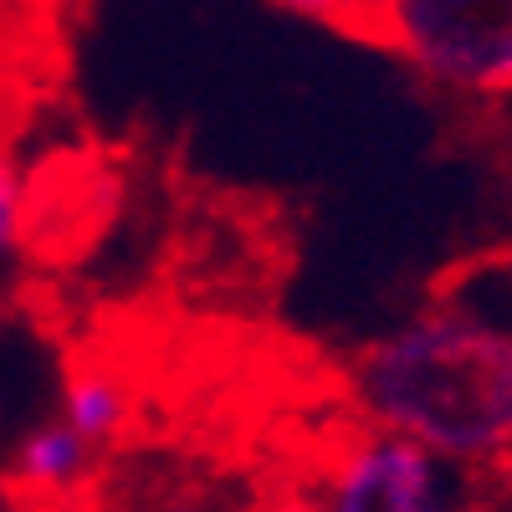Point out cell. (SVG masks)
Listing matches in <instances>:
<instances>
[{
  "label": "cell",
  "instance_id": "5",
  "mask_svg": "<svg viewBox=\"0 0 512 512\" xmlns=\"http://www.w3.org/2000/svg\"><path fill=\"white\" fill-rule=\"evenodd\" d=\"M62 420L88 441V446H108L123 420H128V395L108 369H77L67 379V400H62Z\"/></svg>",
  "mask_w": 512,
  "mask_h": 512
},
{
  "label": "cell",
  "instance_id": "3",
  "mask_svg": "<svg viewBox=\"0 0 512 512\" xmlns=\"http://www.w3.org/2000/svg\"><path fill=\"white\" fill-rule=\"evenodd\" d=\"M477 466L436 456L431 446L364 425L333 451L323 472L328 512H477Z\"/></svg>",
  "mask_w": 512,
  "mask_h": 512
},
{
  "label": "cell",
  "instance_id": "1",
  "mask_svg": "<svg viewBox=\"0 0 512 512\" xmlns=\"http://www.w3.org/2000/svg\"><path fill=\"white\" fill-rule=\"evenodd\" d=\"M364 425L461 466H497L512 425V333L472 313H420L354 359Z\"/></svg>",
  "mask_w": 512,
  "mask_h": 512
},
{
  "label": "cell",
  "instance_id": "4",
  "mask_svg": "<svg viewBox=\"0 0 512 512\" xmlns=\"http://www.w3.org/2000/svg\"><path fill=\"white\" fill-rule=\"evenodd\" d=\"M93 446L82 441L67 420L36 425V431L16 446V482L31 492H67L82 472H88Z\"/></svg>",
  "mask_w": 512,
  "mask_h": 512
},
{
  "label": "cell",
  "instance_id": "2",
  "mask_svg": "<svg viewBox=\"0 0 512 512\" xmlns=\"http://www.w3.org/2000/svg\"><path fill=\"white\" fill-rule=\"evenodd\" d=\"M354 26L441 88L472 98L512 93V0H364Z\"/></svg>",
  "mask_w": 512,
  "mask_h": 512
},
{
  "label": "cell",
  "instance_id": "8",
  "mask_svg": "<svg viewBox=\"0 0 512 512\" xmlns=\"http://www.w3.org/2000/svg\"><path fill=\"white\" fill-rule=\"evenodd\" d=\"M251 512H328L323 497H308V492H267L262 502H251Z\"/></svg>",
  "mask_w": 512,
  "mask_h": 512
},
{
  "label": "cell",
  "instance_id": "9",
  "mask_svg": "<svg viewBox=\"0 0 512 512\" xmlns=\"http://www.w3.org/2000/svg\"><path fill=\"white\" fill-rule=\"evenodd\" d=\"M492 472H502V477H507V487H512V425H507V441H502V456H497Z\"/></svg>",
  "mask_w": 512,
  "mask_h": 512
},
{
  "label": "cell",
  "instance_id": "10",
  "mask_svg": "<svg viewBox=\"0 0 512 512\" xmlns=\"http://www.w3.org/2000/svg\"><path fill=\"white\" fill-rule=\"evenodd\" d=\"M159 512H200L195 502H169V507H159Z\"/></svg>",
  "mask_w": 512,
  "mask_h": 512
},
{
  "label": "cell",
  "instance_id": "7",
  "mask_svg": "<svg viewBox=\"0 0 512 512\" xmlns=\"http://www.w3.org/2000/svg\"><path fill=\"white\" fill-rule=\"evenodd\" d=\"M272 6H287L297 16H318V21H359L364 0H272Z\"/></svg>",
  "mask_w": 512,
  "mask_h": 512
},
{
  "label": "cell",
  "instance_id": "6",
  "mask_svg": "<svg viewBox=\"0 0 512 512\" xmlns=\"http://www.w3.org/2000/svg\"><path fill=\"white\" fill-rule=\"evenodd\" d=\"M21 216H26L21 175H16V164L6 159V149H0V272H6L16 262V251H21Z\"/></svg>",
  "mask_w": 512,
  "mask_h": 512
}]
</instances>
